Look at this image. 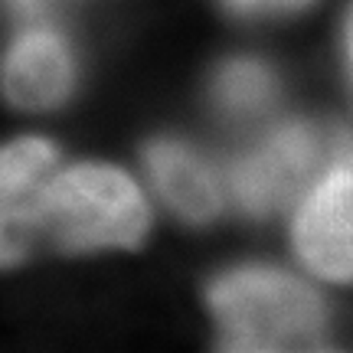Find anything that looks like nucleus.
<instances>
[{"label":"nucleus","mask_w":353,"mask_h":353,"mask_svg":"<svg viewBox=\"0 0 353 353\" xmlns=\"http://www.w3.org/2000/svg\"><path fill=\"white\" fill-rule=\"evenodd\" d=\"M148 226L151 206L144 190L112 164H56L39 193V242L59 252L134 249Z\"/></svg>","instance_id":"obj_1"},{"label":"nucleus","mask_w":353,"mask_h":353,"mask_svg":"<svg viewBox=\"0 0 353 353\" xmlns=\"http://www.w3.org/2000/svg\"><path fill=\"white\" fill-rule=\"evenodd\" d=\"M206 304L229 350H314L324 341V304L301 278L268 265H242L219 275Z\"/></svg>","instance_id":"obj_2"},{"label":"nucleus","mask_w":353,"mask_h":353,"mask_svg":"<svg viewBox=\"0 0 353 353\" xmlns=\"http://www.w3.org/2000/svg\"><path fill=\"white\" fill-rule=\"evenodd\" d=\"M294 249L314 275L353 281V164H337L307 190L294 216Z\"/></svg>","instance_id":"obj_3"},{"label":"nucleus","mask_w":353,"mask_h":353,"mask_svg":"<svg viewBox=\"0 0 353 353\" xmlns=\"http://www.w3.org/2000/svg\"><path fill=\"white\" fill-rule=\"evenodd\" d=\"M59 154L46 138L0 144V268H13L39 245V193Z\"/></svg>","instance_id":"obj_4"},{"label":"nucleus","mask_w":353,"mask_h":353,"mask_svg":"<svg viewBox=\"0 0 353 353\" xmlns=\"http://www.w3.org/2000/svg\"><path fill=\"white\" fill-rule=\"evenodd\" d=\"M76 85V56L59 30L30 23L3 52L0 88L17 108L46 112L69 99Z\"/></svg>","instance_id":"obj_5"},{"label":"nucleus","mask_w":353,"mask_h":353,"mask_svg":"<svg viewBox=\"0 0 353 353\" xmlns=\"http://www.w3.org/2000/svg\"><path fill=\"white\" fill-rule=\"evenodd\" d=\"M317 157L307 128H281L245 154L232 170V196L249 213H268L304 183Z\"/></svg>","instance_id":"obj_6"},{"label":"nucleus","mask_w":353,"mask_h":353,"mask_svg":"<svg viewBox=\"0 0 353 353\" xmlns=\"http://www.w3.org/2000/svg\"><path fill=\"white\" fill-rule=\"evenodd\" d=\"M148 174L161 200L187 223H210L223 210V187L213 167L180 141H154L148 148Z\"/></svg>","instance_id":"obj_7"},{"label":"nucleus","mask_w":353,"mask_h":353,"mask_svg":"<svg viewBox=\"0 0 353 353\" xmlns=\"http://www.w3.org/2000/svg\"><path fill=\"white\" fill-rule=\"evenodd\" d=\"M272 72L255 59H236L216 79V99L232 114H252L272 99Z\"/></svg>","instance_id":"obj_8"},{"label":"nucleus","mask_w":353,"mask_h":353,"mask_svg":"<svg viewBox=\"0 0 353 353\" xmlns=\"http://www.w3.org/2000/svg\"><path fill=\"white\" fill-rule=\"evenodd\" d=\"M226 3L242 13H285L304 7L307 0H226Z\"/></svg>","instance_id":"obj_9"},{"label":"nucleus","mask_w":353,"mask_h":353,"mask_svg":"<svg viewBox=\"0 0 353 353\" xmlns=\"http://www.w3.org/2000/svg\"><path fill=\"white\" fill-rule=\"evenodd\" d=\"M347 50H350V63H353V17H350V26H347Z\"/></svg>","instance_id":"obj_10"}]
</instances>
